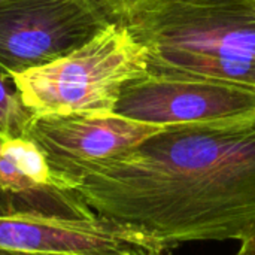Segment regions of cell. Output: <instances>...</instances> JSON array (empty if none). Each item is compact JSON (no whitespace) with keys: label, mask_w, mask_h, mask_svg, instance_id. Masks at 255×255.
I'll return each instance as SVG.
<instances>
[{"label":"cell","mask_w":255,"mask_h":255,"mask_svg":"<svg viewBox=\"0 0 255 255\" xmlns=\"http://www.w3.org/2000/svg\"><path fill=\"white\" fill-rule=\"evenodd\" d=\"M235 255H255V232L241 241V248Z\"/></svg>","instance_id":"obj_12"},{"label":"cell","mask_w":255,"mask_h":255,"mask_svg":"<svg viewBox=\"0 0 255 255\" xmlns=\"http://www.w3.org/2000/svg\"><path fill=\"white\" fill-rule=\"evenodd\" d=\"M0 1H1V0H0Z\"/></svg>","instance_id":"obj_17"},{"label":"cell","mask_w":255,"mask_h":255,"mask_svg":"<svg viewBox=\"0 0 255 255\" xmlns=\"http://www.w3.org/2000/svg\"><path fill=\"white\" fill-rule=\"evenodd\" d=\"M0 255H31V254H24V253H13V251H4V250H0Z\"/></svg>","instance_id":"obj_16"},{"label":"cell","mask_w":255,"mask_h":255,"mask_svg":"<svg viewBox=\"0 0 255 255\" xmlns=\"http://www.w3.org/2000/svg\"><path fill=\"white\" fill-rule=\"evenodd\" d=\"M0 215H13V214H12V211H10L9 206L3 205V203L0 202Z\"/></svg>","instance_id":"obj_14"},{"label":"cell","mask_w":255,"mask_h":255,"mask_svg":"<svg viewBox=\"0 0 255 255\" xmlns=\"http://www.w3.org/2000/svg\"><path fill=\"white\" fill-rule=\"evenodd\" d=\"M115 114L152 126L255 118V85L148 67L121 91Z\"/></svg>","instance_id":"obj_5"},{"label":"cell","mask_w":255,"mask_h":255,"mask_svg":"<svg viewBox=\"0 0 255 255\" xmlns=\"http://www.w3.org/2000/svg\"><path fill=\"white\" fill-rule=\"evenodd\" d=\"M91 211L164 250L255 232V118L166 126L115 157L54 176Z\"/></svg>","instance_id":"obj_1"},{"label":"cell","mask_w":255,"mask_h":255,"mask_svg":"<svg viewBox=\"0 0 255 255\" xmlns=\"http://www.w3.org/2000/svg\"><path fill=\"white\" fill-rule=\"evenodd\" d=\"M123 22L148 49L255 58V0H143Z\"/></svg>","instance_id":"obj_4"},{"label":"cell","mask_w":255,"mask_h":255,"mask_svg":"<svg viewBox=\"0 0 255 255\" xmlns=\"http://www.w3.org/2000/svg\"><path fill=\"white\" fill-rule=\"evenodd\" d=\"M0 250L31 255H136L161 250L140 229L103 217L58 220L33 214L0 215Z\"/></svg>","instance_id":"obj_7"},{"label":"cell","mask_w":255,"mask_h":255,"mask_svg":"<svg viewBox=\"0 0 255 255\" xmlns=\"http://www.w3.org/2000/svg\"><path fill=\"white\" fill-rule=\"evenodd\" d=\"M120 19L102 0H1L0 70L51 64Z\"/></svg>","instance_id":"obj_3"},{"label":"cell","mask_w":255,"mask_h":255,"mask_svg":"<svg viewBox=\"0 0 255 255\" xmlns=\"http://www.w3.org/2000/svg\"><path fill=\"white\" fill-rule=\"evenodd\" d=\"M0 191L13 214H33L58 220H94L76 194L60 187L42 149L30 137L0 140Z\"/></svg>","instance_id":"obj_8"},{"label":"cell","mask_w":255,"mask_h":255,"mask_svg":"<svg viewBox=\"0 0 255 255\" xmlns=\"http://www.w3.org/2000/svg\"><path fill=\"white\" fill-rule=\"evenodd\" d=\"M163 127L115 112L33 115L28 137L42 149L52 176L123 154Z\"/></svg>","instance_id":"obj_6"},{"label":"cell","mask_w":255,"mask_h":255,"mask_svg":"<svg viewBox=\"0 0 255 255\" xmlns=\"http://www.w3.org/2000/svg\"><path fill=\"white\" fill-rule=\"evenodd\" d=\"M0 202L3 203V205H6V206H9L10 208V211H12V206H10V202H9V199H7V196L3 193V191H0ZM13 214V212H12Z\"/></svg>","instance_id":"obj_15"},{"label":"cell","mask_w":255,"mask_h":255,"mask_svg":"<svg viewBox=\"0 0 255 255\" xmlns=\"http://www.w3.org/2000/svg\"><path fill=\"white\" fill-rule=\"evenodd\" d=\"M102 1L115 13V16L120 21H123L143 0H102Z\"/></svg>","instance_id":"obj_11"},{"label":"cell","mask_w":255,"mask_h":255,"mask_svg":"<svg viewBox=\"0 0 255 255\" xmlns=\"http://www.w3.org/2000/svg\"><path fill=\"white\" fill-rule=\"evenodd\" d=\"M148 66V48L118 21L72 54L10 79L33 115L114 112L123 88Z\"/></svg>","instance_id":"obj_2"},{"label":"cell","mask_w":255,"mask_h":255,"mask_svg":"<svg viewBox=\"0 0 255 255\" xmlns=\"http://www.w3.org/2000/svg\"><path fill=\"white\" fill-rule=\"evenodd\" d=\"M149 66L255 85V58L191 49H148Z\"/></svg>","instance_id":"obj_9"},{"label":"cell","mask_w":255,"mask_h":255,"mask_svg":"<svg viewBox=\"0 0 255 255\" xmlns=\"http://www.w3.org/2000/svg\"><path fill=\"white\" fill-rule=\"evenodd\" d=\"M31 118L10 76L0 70V140L28 137Z\"/></svg>","instance_id":"obj_10"},{"label":"cell","mask_w":255,"mask_h":255,"mask_svg":"<svg viewBox=\"0 0 255 255\" xmlns=\"http://www.w3.org/2000/svg\"><path fill=\"white\" fill-rule=\"evenodd\" d=\"M49 255H75V254H49ZM136 255H163L161 250H145Z\"/></svg>","instance_id":"obj_13"}]
</instances>
